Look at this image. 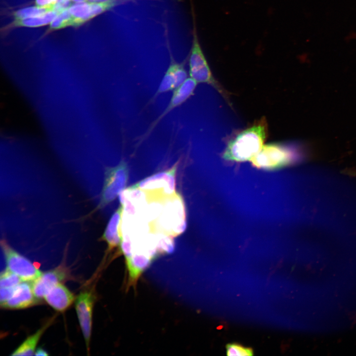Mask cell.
Returning a JSON list of instances; mask_svg holds the SVG:
<instances>
[{"mask_svg":"<svg viewBox=\"0 0 356 356\" xmlns=\"http://www.w3.org/2000/svg\"><path fill=\"white\" fill-rule=\"evenodd\" d=\"M267 135V123L266 119L262 118L228 143L223 158L238 162L251 160L261 150Z\"/></svg>","mask_w":356,"mask_h":356,"instance_id":"obj_1","label":"cell"},{"mask_svg":"<svg viewBox=\"0 0 356 356\" xmlns=\"http://www.w3.org/2000/svg\"><path fill=\"white\" fill-rule=\"evenodd\" d=\"M152 231L161 232L177 236L186 227V210L181 196L176 192L166 197L158 219L152 223Z\"/></svg>","mask_w":356,"mask_h":356,"instance_id":"obj_2","label":"cell"},{"mask_svg":"<svg viewBox=\"0 0 356 356\" xmlns=\"http://www.w3.org/2000/svg\"><path fill=\"white\" fill-rule=\"evenodd\" d=\"M302 154L297 147L272 143L263 145L250 160L254 166L267 170L279 169L301 161Z\"/></svg>","mask_w":356,"mask_h":356,"instance_id":"obj_3","label":"cell"},{"mask_svg":"<svg viewBox=\"0 0 356 356\" xmlns=\"http://www.w3.org/2000/svg\"><path fill=\"white\" fill-rule=\"evenodd\" d=\"M178 163L170 169L158 173L133 185L145 191L148 198L165 197L176 193V175Z\"/></svg>","mask_w":356,"mask_h":356,"instance_id":"obj_4","label":"cell"},{"mask_svg":"<svg viewBox=\"0 0 356 356\" xmlns=\"http://www.w3.org/2000/svg\"><path fill=\"white\" fill-rule=\"evenodd\" d=\"M105 175L99 204L101 207L113 201L126 187L129 176L127 163L122 160L116 166L107 168Z\"/></svg>","mask_w":356,"mask_h":356,"instance_id":"obj_5","label":"cell"},{"mask_svg":"<svg viewBox=\"0 0 356 356\" xmlns=\"http://www.w3.org/2000/svg\"><path fill=\"white\" fill-rule=\"evenodd\" d=\"M189 65L190 78L197 83L209 84L221 93L224 92L212 73L196 35L191 49Z\"/></svg>","mask_w":356,"mask_h":356,"instance_id":"obj_6","label":"cell"},{"mask_svg":"<svg viewBox=\"0 0 356 356\" xmlns=\"http://www.w3.org/2000/svg\"><path fill=\"white\" fill-rule=\"evenodd\" d=\"M7 269L17 275L24 281H34L42 273L28 259L12 248L4 241L1 242Z\"/></svg>","mask_w":356,"mask_h":356,"instance_id":"obj_7","label":"cell"},{"mask_svg":"<svg viewBox=\"0 0 356 356\" xmlns=\"http://www.w3.org/2000/svg\"><path fill=\"white\" fill-rule=\"evenodd\" d=\"M197 84V83L194 80L191 78H188L182 84L174 90L171 100L166 109L150 124L145 132L137 138L138 145L150 136L164 117L173 109L182 104L193 95Z\"/></svg>","mask_w":356,"mask_h":356,"instance_id":"obj_8","label":"cell"},{"mask_svg":"<svg viewBox=\"0 0 356 356\" xmlns=\"http://www.w3.org/2000/svg\"><path fill=\"white\" fill-rule=\"evenodd\" d=\"M95 299L94 293L90 289L81 292L75 300L76 311L88 351L91 333L92 311Z\"/></svg>","mask_w":356,"mask_h":356,"instance_id":"obj_9","label":"cell"},{"mask_svg":"<svg viewBox=\"0 0 356 356\" xmlns=\"http://www.w3.org/2000/svg\"><path fill=\"white\" fill-rule=\"evenodd\" d=\"M67 276L66 269L61 266L42 273L32 285L35 297L38 300L44 297L51 288Z\"/></svg>","mask_w":356,"mask_h":356,"instance_id":"obj_10","label":"cell"},{"mask_svg":"<svg viewBox=\"0 0 356 356\" xmlns=\"http://www.w3.org/2000/svg\"><path fill=\"white\" fill-rule=\"evenodd\" d=\"M38 300L34 294L32 285L27 282H22L15 287L11 297L1 306L7 309H25L35 305Z\"/></svg>","mask_w":356,"mask_h":356,"instance_id":"obj_11","label":"cell"},{"mask_svg":"<svg viewBox=\"0 0 356 356\" xmlns=\"http://www.w3.org/2000/svg\"><path fill=\"white\" fill-rule=\"evenodd\" d=\"M44 298L53 309L61 312L68 308L75 300L73 294L61 283L51 288Z\"/></svg>","mask_w":356,"mask_h":356,"instance_id":"obj_12","label":"cell"},{"mask_svg":"<svg viewBox=\"0 0 356 356\" xmlns=\"http://www.w3.org/2000/svg\"><path fill=\"white\" fill-rule=\"evenodd\" d=\"M122 211L123 208L122 206H121L113 214L102 237V239L107 242L108 253L116 248L118 249L121 253L120 223Z\"/></svg>","mask_w":356,"mask_h":356,"instance_id":"obj_13","label":"cell"},{"mask_svg":"<svg viewBox=\"0 0 356 356\" xmlns=\"http://www.w3.org/2000/svg\"><path fill=\"white\" fill-rule=\"evenodd\" d=\"M50 322H47L37 330L34 334L29 336L13 352L12 356H32L35 355L36 348L40 338L48 327Z\"/></svg>","mask_w":356,"mask_h":356,"instance_id":"obj_14","label":"cell"},{"mask_svg":"<svg viewBox=\"0 0 356 356\" xmlns=\"http://www.w3.org/2000/svg\"><path fill=\"white\" fill-rule=\"evenodd\" d=\"M68 10L72 16L71 26H79L92 18L90 2H76Z\"/></svg>","mask_w":356,"mask_h":356,"instance_id":"obj_15","label":"cell"},{"mask_svg":"<svg viewBox=\"0 0 356 356\" xmlns=\"http://www.w3.org/2000/svg\"><path fill=\"white\" fill-rule=\"evenodd\" d=\"M58 14L55 11H50L40 16L14 20L12 25L15 27H40L50 23Z\"/></svg>","mask_w":356,"mask_h":356,"instance_id":"obj_16","label":"cell"},{"mask_svg":"<svg viewBox=\"0 0 356 356\" xmlns=\"http://www.w3.org/2000/svg\"><path fill=\"white\" fill-rule=\"evenodd\" d=\"M50 11H54L52 5L47 6L37 5L19 9L14 13L13 16L14 20H17L40 16Z\"/></svg>","mask_w":356,"mask_h":356,"instance_id":"obj_17","label":"cell"},{"mask_svg":"<svg viewBox=\"0 0 356 356\" xmlns=\"http://www.w3.org/2000/svg\"><path fill=\"white\" fill-rule=\"evenodd\" d=\"M172 75L175 83V89L179 87L187 79V72L183 63L177 62L172 57L167 69Z\"/></svg>","mask_w":356,"mask_h":356,"instance_id":"obj_18","label":"cell"},{"mask_svg":"<svg viewBox=\"0 0 356 356\" xmlns=\"http://www.w3.org/2000/svg\"><path fill=\"white\" fill-rule=\"evenodd\" d=\"M160 254L170 253L174 249V236L161 232H155Z\"/></svg>","mask_w":356,"mask_h":356,"instance_id":"obj_19","label":"cell"},{"mask_svg":"<svg viewBox=\"0 0 356 356\" xmlns=\"http://www.w3.org/2000/svg\"><path fill=\"white\" fill-rule=\"evenodd\" d=\"M72 16L68 8L59 13L50 23L51 29H59L71 26Z\"/></svg>","mask_w":356,"mask_h":356,"instance_id":"obj_20","label":"cell"},{"mask_svg":"<svg viewBox=\"0 0 356 356\" xmlns=\"http://www.w3.org/2000/svg\"><path fill=\"white\" fill-rule=\"evenodd\" d=\"M21 280H22L17 275L6 268L0 274V288L15 287L20 283Z\"/></svg>","mask_w":356,"mask_h":356,"instance_id":"obj_21","label":"cell"},{"mask_svg":"<svg viewBox=\"0 0 356 356\" xmlns=\"http://www.w3.org/2000/svg\"><path fill=\"white\" fill-rule=\"evenodd\" d=\"M175 89L174 78L172 74L167 70L160 83L158 89L151 99L150 102L154 101L160 94L174 90Z\"/></svg>","mask_w":356,"mask_h":356,"instance_id":"obj_22","label":"cell"},{"mask_svg":"<svg viewBox=\"0 0 356 356\" xmlns=\"http://www.w3.org/2000/svg\"><path fill=\"white\" fill-rule=\"evenodd\" d=\"M226 355L229 356H249L253 355V350L237 344H229L226 346Z\"/></svg>","mask_w":356,"mask_h":356,"instance_id":"obj_23","label":"cell"},{"mask_svg":"<svg viewBox=\"0 0 356 356\" xmlns=\"http://www.w3.org/2000/svg\"><path fill=\"white\" fill-rule=\"evenodd\" d=\"M15 287L0 288V305H2L7 301L12 295L14 293Z\"/></svg>","mask_w":356,"mask_h":356,"instance_id":"obj_24","label":"cell"},{"mask_svg":"<svg viewBox=\"0 0 356 356\" xmlns=\"http://www.w3.org/2000/svg\"><path fill=\"white\" fill-rule=\"evenodd\" d=\"M58 0H36L37 5L40 6H51L55 3Z\"/></svg>","mask_w":356,"mask_h":356,"instance_id":"obj_25","label":"cell"},{"mask_svg":"<svg viewBox=\"0 0 356 356\" xmlns=\"http://www.w3.org/2000/svg\"><path fill=\"white\" fill-rule=\"evenodd\" d=\"M36 356H48V354L47 352L42 348H39L37 349L35 353Z\"/></svg>","mask_w":356,"mask_h":356,"instance_id":"obj_26","label":"cell"},{"mask_svg":"<svg viewBox=\"0 0 356 356\" xmlns=\"http://www.w3.org/2000/svg\"><path fill=\"white\" fill-rule=\"evenodd\" d=\"M72 0L74 2H85L87 0Z\"/></svg>","mask_w":356,"mask_h":356,"instance_id":"obj_27","label":"cell"},{"mask_svg":"<svg viewBox=\"0 0 356 356\" xmlns=\"http://www.w3.org/2000/svg\"><path fill=\"white\" fill-rule=\"evenodd\" d=\"M107 0H89L90 2H100V1H103Z\"/></svg>","mask_w":356,"mask_h":356,"instance_id":"obj_28","label":"cell"}]
</instances>
